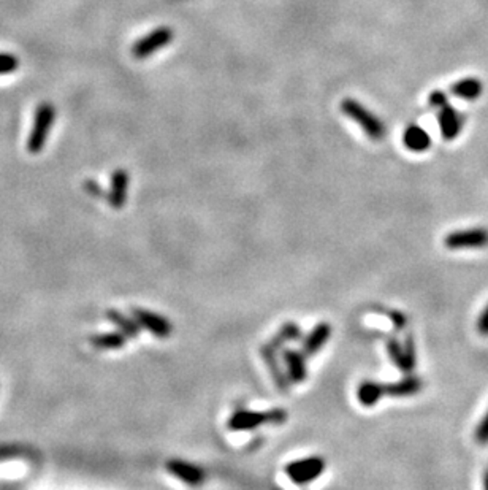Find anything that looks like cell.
Wrapping results in <instances>:
<instances>
[{"mask_svg":"<svg viewBox=\"0 0 488 490\" xmlns=\"http://www.w3.org/2000/svg\"><path fill=\"white\" fill-rule=\"evenodd\" d=\"M262 354H263V357H265L267 360V364H268V369L272 370V375L274 378V383L278 384V388L282 390H287L288 389V379L284 376V373L281 371V369L278 366V362H276V357H274V352L272 347H262Z\"/></svg>","mask_w":488,"mask_h":490,"instance_id":"d6986e66","label":"cell"},{"mask_svg":"<svg viewBox=\"0 0 488 490\" xmlns=\"http://www.w3.org/2000/svg\"><path fill=\"white\" fill-rule=\"evenodd\" d=\"M357 395L363 406H374L381 400V397L385 395L384 386L374 381H365L358 388Z\"/></svg>","mask_w":488,"mask_h":490,"instance_id":"2e32d148","label":"cell"},{"mask_svg":"<svg viewBox=\"0 0 488 490\" xmlns=\"http://www.w3.org/2000/svg\"><path fill=\"white\" fill-rule=\"evenodd\" d=\"M166 468H169V472L175 474L176 478L188 482L190 486H200L205 479L202 470L197 468L195 465H190L188 462L171 460L166 463Z\"/></svg>","mask_w":488,"mask_h":490,"instance_id":"8fae6325","label":"cell"},{"mask_svg":"<svg viewBox=\"0 0 488 490\" xmlns=\"http://www.w3.org/2000/svg\"><path fill=\"white\" fill-rule=\"evenodd\" d=\"M484 490H488V470L484 474Z\"/></svg>","mask_w":488,"mask_h":490,"instance_id":"f1b7e54d","label":"cell"},{"mask_svg":"<svg viewBox=\"0 0 488 490\" xmlns=\"http://www.w3.org/2000/svg\"><path fill=\"white\" fill-rule=\"evenodd\" d=\"M452 94L463 100H476L482 94V83L477 78H465L453 83Z\"/></svg>","mask_w":488,"mask_h":490,"instance_id":"9a60e30c","label":"cell"},{"mask_svg":"<svg viewBox=\"0 0 488 490\" xmlns=\"http://www.w3.org/2000/svg\"><path fill=\"white\" fill-rule=\"evenodd\" d=\"M126 335L122 332L100 333L91 338V343L100 349H119L126 345Z\"/></svg>","mask_w":488,"mask_h":490,"instance_id":"ac0fdd59","label":"cell"},{"mask_svg":"<svg viewBox=\"0 0 488 490\" xmlns=\"http://www.w3.org/2000/svg\"><path fill=\"white\" fill-rule=\"evenodd\" d=\"M438 119L442 138L451 141L458 137L461 129H463V116H461L457 109L447 103L446 107L439 108Z\"/></svg>","mask_w":488,"mask_h":490,"instance_id":"ba28073f","label":"cell"},{"mask_svg":"<svg viewBox=\"0 0 488 490\" xmlns=\"http://www.w3.org/2000/svg\"><path fill=\"white\" fill-rule=\"evenodd\" d=\"M127 189H128V173L126 170H114L111 177V188L108 192V203L113 208H122L127 200Z\"/></svg>","mask_w":488,"mask_h":490,"instance_id":"9c48e42d","label":"cell"},{"mask_svg":"<svg viewBox=\"0 0 488 490\" xmlns=\"http://www.w3.org/2000/svg\"><path fill=\"white\" fill-rule=\"evenodd\" d=\"M287 421V412L284 410H273L267 412L257 411H238L230 417L228 429L233 431L254 430L262 424H282Z\"/></svg>","mask_w":488,"mask_h":490,"instance_id":"3957f363","label":"cell"},{"mask_svg":"<svg viewBox=\"0 0 488 490\" xmlns=\"http://www.w3.org/2000/svg\"><path fill=\"white\" fill-rule=\"evenodd\" d=\"M403 143L413 153H425L432 146V138L428 132L420 126H409L403 133Z\"/></svg>","mask_w":488,"mask_h":490,"instance_id":"7c38bea8","label":"cell"},{"mask_svg":"<svg viewBox=\"0 0 488 490\" xmlns=\"http://www.w3.org/2000/svg\"><path fill=\"white\" fill-rule=\"evenodd\" d=\"M54 121H56V108L51 105L49 102L40 103V105L37 107L34 126H32V131L28 138V151L30 154L42 153Z\"/></svg>","mask_w":488,"mask_h":490,"instance_id":"7a4b0ae2","label":"cell"},{"mask_svg":"<svg viewBox=\"0 0 488 490\" xmlns=\"http://www.w3.org/2000/svg\"><path fill=\"white\" fill-rule=\"evenodd\" d=\"M476 440L479 444H488V411L484 416L482 421L477 425L476 430Z\"/></svg>","mask_w":488,"mask_h":490,"instance_id":"cb8c5ba5","label":"cell"},{"mask_svg":"<svg viewBox=\"0 0 488 490\" xmlns=\"http://www.w3.org/2000/svg\"><path fill=\"white\" fill-rule=\"evenodd\" d=\"M284 360L287 364L288 379H291L292 383H303L305 379L307 378V369H306V364H305L303 352L287 349L284 352Z\"/></svg>","mask_w":488,"mask_h":490,"instance_id":"5bb4252c","label":"cell"},{"mask_svg":"<svg viewBox=\"0 0 488 490\" xmlns=\"http://www.w3.org/2000/svg\"><path fill=\"white\" fill-rule=\"evenodd\" d=\"M389 318L391 319V322H394V327L396 328V330H403V328L406 327L408 319H406V316H404L403 313H400V311H391V313L389 314Z\"/></svg>","mask_w":488,"mask_h":490,"instance_id":"484cf974","label":"cell"},{"mask_svg":"<svg viewBox=\"0 0 488 490\" xmlns=\"http://www.w3.org/2000/svg\"><path fill=\"white\" fill-rule=\"evenodd\" d=\"M477 330L480 335H485V337H488V306L484 309L482 314H480L479 321H477Z\"/></svg>","mask_w":488,"mask_h":490,"instance_id":"4316f807","label":"cell"},{"mask_svg":"<svg viewBox=\"0 0 488 490\" xmlns=\"http://www.w3.org/2000/svg\"><path fill=\"white\" fill-rule=\"evenodd\" d=\"M133 316L137 322L140 324V327L146 328V330H150L152 335H156L159 338H165L171 335L173 327L170 324L169 319L162 318L160 314L151 313L147 311V309H141V308H133Z\"/></svg>","mask_w":488,"mask_h":490,"instance_id":"52a82bcc","label":"cell"},{"mask_svg":"<svg viewBox=\"0 0 488 490\" xmlns=\"http://www.w3.org/2000/svg\"><path fill=\"white\" fill-rule=\"evenodd\" d=\"M387 351H389V356L391 359V362L395 364V366H398V369H400L403 373H406V375H410L409 366L406 362V354H404L403 345L400 343V341L395 340V338H390L387 341Z\"/></svg>","mask_w":488,"mask_h":490,"instance_id":"ffe728a7","label":"cell"},{"mask_svg":"<svg viewBox=\"0 0 488 490\" xmlns=\"http://www.w3.org/2000/svg\"><path fill=\"white\" fill-rule=\"evenodd\" d=\"M403 349H404V354H406V362H408V366H409V371L413 373L414 370V366H415V343H414V338L410 337V335H408L406 340H404V345H403Z\"/></svg>","mask_w":488,"mask_h":490,"instance_id":"7402d4cb","label":"cell"},{"mask_svg":"<svg viewBox=\"0 0 488 490\" xmlns=\"http://www.w3.org/2000/svg\"><path fill=\"white\" fill-rule=\"evenodd\" d=\"M175 38V34L170 28H157L151 30L146 37H141L140 40L132 47V54L137 59H146V57L157 53L166 44H170Z\"/></svg>","mask_w":488,"mask_h":490,"instance_id":"277c9868","label":"cell"},{"mask_svg":"<svg viewBox=\"0 0 488 490\" xmlns=\"http://www.w3.org/2000/svg\"><path fill=\"white\" fill-rule=\"evenodd\" d=\"M449 249H466V248H484L488 246L487 229H466L449 234L444 240Z\"/></svg>","mask_w":488,"mask_h":490,"instance_id":"8992f818","label":"cell"},{"mask_svg":"<svg viewBox=\"0 0 488 490\" xmlns=\"http://www.w3.org/2000/svg\"><path fill=\"white\" fill-rule=\"evenodd\" d=\"M428 103H429V107H433V108H442V107H446L447 105V95L442 92V91H434L429 94V99H428Z\"/></svg>","mask_w":488,"mask_h":490,"instance_id":"d4e9b609","label":"cell"},{"mask_svg":"<svg viewBox=\"0 0 488 490\" xmlns=\"http://www.w3.org/2000/svg\"><path fill=\"white\" fill-rule=\"evenodd\" d=\"M330 335H331L330 324H327V322H322V324H317L316 327L312 328V332L307 335V338L303 341V349H301V352H303V356L305 357H311L319 349H322L327 341H329Z\"/></svg>","mask_w":488,"mask_h":490,"instance_id":"30bf717a","label":"cell"},{"mask_svg":"<svg viewBox=\"0 0 488 490\" xmlns=\"http://www.w3.org/2000/svg\"><path fill=\"white\" fill-rule=\"evenodd\" d=\"M85 189L89 192V194L94 196V197H102V196H105V192L104 189L100 188V186L95 183V181H91V179H87V181L85 183Z\"/></svg>","mask_w":488,"mask_h":490,"instance_id":"83f0119b","label":"cell"},{"mask_svg":"<svg viewBox=\"0 0 488 490\" xmlns=\"http://www.w3.org/2000/svg\"><path fill=\"white\" fill-rule=\"evenodd\" d=\"M106 318L110 319L114 325H118L121 328V332L127 335V337H132V338L138 337L140 328H141L138 322H135L130 318H127V316L116 311V309H110V311L106 313Z\"/></svg>","mask_w":488,"mask_h":490,"instance_id":"e0dca14e","label":"cell"},{"mask_svg":"<svg viewBox=\"0 0 488 490\" xmlns=\"http://www.w3.org/2000/svg\"><path fill=\"white\" fill-rule=\"evenodd\" d=\"M301 335L300 332V328L298 325H295V324H287L281 328V332H279V337L282 338V341H292L295 338H298Z\"/></svg>","mask_w":488,"mask_h":490,"instance_id":"603a6c76","label":"cell"},{"mask_svg":"<svg viewBox=\"0 0 488 490\" xmlns=\"http://www.w3.org/2000/svg\"><path fill=\"white\" fill-rule=\"evenodd\" d=\"M341 112L354 121L370 140L381 141L385 138L387 129H385L384 122L365 105H362L360 102H357L355 99H344L341 102Z\"/></svg>","mask_w":488,"mask_h":490,"instance_id":"6da1fadb","label":"cell"},{"mask_svg":"<svg viewBox=\"0 0 488 490\" xmlns=\"http://www.w3.org/2000/svg\"><path fill=\"white\" fill-rule=\"evenodd\" d=\"M19 67V59L11 53H0V75H8Z\"/></svg>","mask_w":488,"mask_h":490,"instance_id":"44dd1931","label":"cell"},{"mask_svg":"<svg viewBox=\"0 0 488 490\" xmlns=\"http://www.w3.org/2000/svg\"><path fill=\"white\" fill-rule=\"evenodd\" d=\"M324 470V459H320V457H310V459L288 463L286 473L288 474V478L297 482V484H306V482L316 479L319 474H322Z\"/></svg>","mask_w":488,"mask_h":490,"instance_id":"5b68a950","label":"cell"},{"mask_svg":"<svg viewBox=\"0 0 488 490\" xmlns=\"http://www.w3.org/2000/svg\"><path fill=\"white\" fill-rule=\"evenodd\" d=\"M422 388H423V381L420 378L408 375L406 378H403L401 381L384 386V392L385 395H390V397H410V395H415V393H419Z\"/></svg>","mask_w":488,"mask_h":490,"instance_id":"4fadbf2b","label":"cell"}]
</instances>
